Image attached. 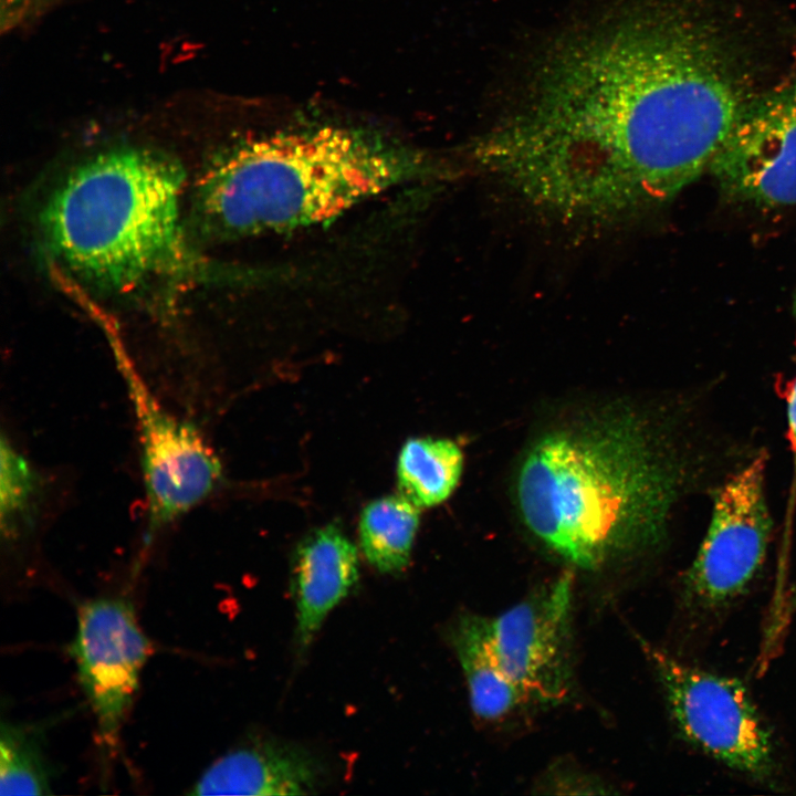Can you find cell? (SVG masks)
<instances>
[{
    "instance_id": "obj_1",
    "label": "cell",
    "mask_w": 796,
    "mask_h": 796,
    "mask_svg": "<svg viewBox=\"0 0 796 796\" xmlns=\"http://www.w3.org/2000/svg\"><path fill=\"white\" fill-rule=\"evenodd\" d=\"M789 61L769 0H614L587 20L580 71L598 109L684 188Z\"/></svg>"
},
{
    "instance_id": "obj_2",
    "label": "cell",
    "mask_w": 796,
    "mask_h": 796,
    "mask_svg": "<svg viewBox=\"0 0 796 796\" xmlns=\"http://www.w3.org/2000/svg\"><path fill=\"white\" fill-rule=\"evenodd\" d=\"M677 471L646 422L616 415L543 437L517 479L525 525L583 569L657 546Z\"/></svg>"
},
{
    "instance_id": "obj_3",
    "label": "cell",
    "mask_w": 796,
    "mask_h": 796,
    "mask_svg": "<svg viewBox=\"0 0 796 796\" xmlns=\"http://www.w3.org/2000/svg\"><path fill=\"white\" fill-rule=\"evenodd\" d=\"M422 153L346 127L283 130L240 143L209 167L197 211L219 237L331 222L392 187L432 174Z\"/></svg>"
},
{
    "instance_id": "obj_4",
    "label": "cell",
    "mask_w": 796,
    "mask_h": 796,
    "mask_svg": "<svg viewBox=\"0 0 796 796\" xmlns=\"http://www.w3.org/2000/svg\"><path fill=\"white\" fill-rule=\"evenodd\" d=\"M184 177L177 161L157 150L100 154L52 193L41 220L45 243L72 273L109 291L174 274L187 256Z\"/></svg>"
},
{
    "instance_id": "obj_5",
    "label": "cell",
    "mask_w": 796,
    "mask_h": 796,
    "mask_svg": "<svg viewBox=\"0 0 796 796\" xmlns=\"http://www.w3.org/2000/svg\"><path fill=\"white\" fill-rule=\"evenodd\" d=\"M643 647L682 736L736 772L760 782L771 779L776 773L772 734L746 687Z\"/></svg>"
},
{
    "instance_id": "obj_6",
    "label": "cell",
    "mask_w": 796,
    "mask_h": 796,
    "mask_svg": "<svg viewBox=\"0 0 796 796\" xmlns=\"http://www.w3.org/2000/svg\"><path fill=\"white\" fill-rule=\"evenodd\" d=\"M118 368L139 440L147 549L160 531L210 496L220 481L221 463L197 427L163 406L124 356Z\"/></svg>"
},
{
    "instance_id": "obj_7",
    "label": "cell",
    "mask_w": 796,
    "mask_h": 796,
    "mask_svg": "<svg viewBox=\"0 0 796 796\" xmlns=\"http://www.w3.org/2000/svg\"><path fill=\"white\" fill-rule=\"evenodd\" d=\"M766 460L760 453L718 489L706 534L684 577L691 605L724 607L758 573L772 531L764 492Z\"/></svg>"
},
{
    "instance_id": "obj_8",
    "label": "cell",
    "mask_w": 796,
    "mask_h": 796,
    "mask_svg": "<svg viewBox=\"0 0 796 796\" xmlns=\"http://www.w3.org/2000/svg\"><path fill=\"white\" fill-rule=\"evenodd\" d=\"M573 576L555 582L493 618L485 617L491 648L530 703L554 705L573 687Z\"/></svg>"
},
{
    "instance_id": "obj_9",
    "label": "cell",
    "mask_w": 796,
    "mask_h": 796,
    "mask_svg": "<svg viewBox=\"0 0 796 796\" xmlns=\"http://www.w3.org/2000/svg\"><path fill=\"white\" fill-rule=\"evenodd\" d=\"M150 648L127 600L101 597L80 606L70 654L108 753L117 744Z\"/></svg>"
},
{
    "instance_id": "obj_10",
    "label": "cell",
    "mask_w": 796,
    "mask_h": 796,
    "mask_svg": "<svg viewBox=\"0 0 796 796\" xmlns=\"http://www.w3.org/2000/svg\"><path fill=\"white\" fill-rule=\"evenodd\" d=\"M710 168L735 199L796 205V61L737 121Z\"/></svg>"
},
{
    "instance_id": "obj_11",
    "label": "cell",
    "mask_w": 796,
    "mask_h": 796,
    "mask_svg": "<svg viewBox=\"0 0 796 796\" xmlns=\"http://www.w3.org/2000/svg\"><path fill=\"white\" fill-rule=\"evenodd\" d=\"M358 553L335 525L308 533L293 558V594L296 605V637L307 648L332 609L356 585Z\"/></svg>"
},
{
    "instance_id": "obj_12",
    "label": "cell",
    "mask_w": 796,
    "mask_h": 796,
    "mask_svg": "<svg viewBox=\"0 0 796 796\" xmlns=\"http://www.w3.org/2000/svg\"><path fill=\"white\" fill-rule=\"evenodd\" d=\"M321 771L306 752L271 742L239 746L216 760L190 795H303L314 793Z\"/></svg>"
},
{
    "instance_id": "obj_13",
    "label": "cell",
    "mask_w": 796,
    "mask_h": 796,
    "mask_svg": "<svg viewBox=\"0 0 796 796\" xmlns=\"http://www.w3.org/2000/svg\"><path fill=\"white\" fill-rule=\"evenodd\" d=\"M451 643L459 658L473 713L498 721L530 703L504 672L489 642L485 617L463 615L451 629Z\"/></svg>"
},
{
    "instance_id": "obj_14",
    "label": "cell",
    "mask_w": 796,
    "mask_h": 796,
    "mask_svg": "<svg viewBox=\"0 0 796 796\" xmlns=\"http://www.w3.org/2000/svg\"><path fill=\"white\" fill-rule=\"evenodd\" d=\"M463 455L451 440L413 438L402 446L397 463L398 485L418 507L446 501L461 476Z\"/></svg>"
},
{
    "instance_id": "obj_15",
    "label": "cell",
    "mask_w": 796,
    "mask_h": 796,
    "mask_svg": "<svg viewBox=\"0 0 796 796\" xmlns=\"http://www.w3.org/2000/svg\"><path fill=\"white\" fill-rule=\"evenodd\" d=\"M418 525L419 507L404 495H387L367 504L359 520V543L367 562L380 573L405 569Z\"/></svg>"
},
{
    "instance_id": "obj_16",
    "label": "cell",
    "mask_w": 796,
    "mask_h": 796,
    "mask_svg": "<svg viewBox=\"0 0 796 796\" xmlns=\"http://www.w3.org/2000/svg\"><path fill=\"white\" fill-rule=\"evenodd\" d=\"M33 725L2 723L0 737V795L51 794V769L42 735Z\"/></svg>"
},
{
    "instance_id": "obj_17",
    "label": "cell",
    "mask_w": 796,
    "mask_h": 796,
    "mask_svg": "<svg viewBox=\"0 0 796 796\" xmlns=\"http://www.w3.org/2000/svg\"><path fill=\"white\" fill-rule=\"evenodd\" d=\"M39 486L35 469L3 433L0 442V524L2 536L8 541H14L32 523Z\"/></svg>"
},
{
    "instance_id": "obj_18",
    "label": "cell",
    "mask_w": 796,
    "mask_h": 796,
    "mask_svg": "<svg viewBox=\"0 0 796 796\" xmlns=\"http://www.w3.org/2000/svg\"><path fill=\"white\" fill-rule=\"evenodd\" d=\"M788 440L794 461V485H796V378L787 397Z\"/></svg>"
},
{
    "instance_id": "obj_19",
    "label": "cell",
    "mask_w": 796,
    "mask_h": 796,
    "mask_svg": "<svg viewBox=\"0 0 796 796\" xmlns=\"http://www.w3.org/2000/svg\"><path fill=\"white\" fill-rule=\"evenodd\" d=\"M790 603H792V609H795L796 608V594Z\"/></svg>"
}]
</instances>
